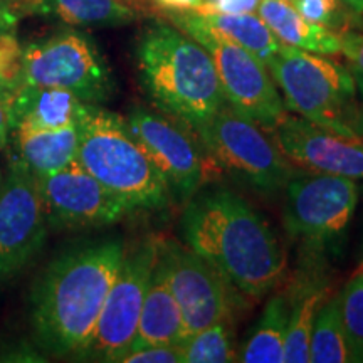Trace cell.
<instances>
[{"label":"cell","instance_id":"37","mask_svg":"<svg viewBox=\"0 0 363 363\" xmlns=\"http://www.w3.org/2000/svg\"><path fill=\"white\" fill-rule=\"evenodd\" d=\"M19 2H21V4H24V2H29V0H19Z\"/></svg>","mask_w":363,"mask_h":363},{"label":"cell","instance_id":"6","mask_svg":"<svg viewBox=\"0 0 363 363\" xmlns=\"http://www.w3.org/2000/svg\"><path fill=\"white\" fill-rule=\"evenodd\" d=\"M170 21L211 54L222 94L230 108L264 131H271L283 120V98L264 62L212 29L197 11L170 12Z\"/></svg>","mask_w":363,"mask_h":363},{"label":"cell","instance_id":"10","mask_svg":"<svg viewBox=\"0 0 363 363\" xmlns=\"http://www.w3.org/2000/svg\"><path fill=\"white\" fill-rule=\"evenodd\" d=\"M286 233L311 249L338 240L350 224L358 202L355 180L328 174H294L284 185Z\"/></svg>","mask_w":363,"mask_h":363},{"label":"cell","instance_id":"40","mask_svg":"<svg viewBox=\"0 0 363 363\" xmlns=\"http://www.w3.org/2000/svg\"><path fill=\"white\" fill-rule=\"evenodd\" d=\"M286 2H291V0H286Z\"/></svg>","mask_w":363,"mask_h":363},{"label":"cell","instance_id":"21","mask_svg":"<svg viewBox=\"0 0 363 363\" xmlns=\"http://www.w3.org/2000/svg\"><path fill=\"white\" fill-rule=\"evenodd\" d=\"M291 303L286 294H272L267 299L259 321L238 355V362L244 363H284L286 331Z\"/></svg>","mask_w":363,"mask_h":363},{"label":"cell","instance_id":"11","mask_svg":"<svg viewBox=\"0 0 363 363\" xmlns=\"http://www.w3.org/2000/svg\"><path fill=\"white\" fill-rule=\"evenodd\" d=\"M135 140L182 201H189L219 172L189 125L169 115L136 106L125 118Z\"/></svg>","mask_w":363,"mask_h":363},{"label":"cell","instance_id":"39","mask_svg":"<svg viewBox=\"0 0 363 363\" xmlns=\"http://www.w3.org/2000/svg\"><path fill=\"white\" fill-rule=\"evenodd\" d=\"M0 91H4V86L2 84H0Z\"/></svg>","mask_w":363,"mask_h":363},{"label":"cell","instance_id":"20","mask_svg":"<svg viewBox=\"0 0 363 363\" xmlns=\"http://www.w3.org/2000/svg\"><path fill=\"white\" fill-rule=\"evenodd\" d=\"M22 7L79 27L125 26L136 19V11L126 0H29Z\"/></svg>","mask_w":363,"mask_h":363},{"label":"cell","instance_id":"17","mask_svg":"<svg viewBox=\"0 0 363 363\" xmlns=\"http://www.w3.org/2000/svg\"><path fill=\"white\" fill-rule=\"evenodd\" d=\"M185 338H187V333H185L180 308L177 305L157 256L131 350L152 347V345L182 343Z\"/></svg>","mask_w":363,"mask_h":363},{"label":"cell","instance_id":"13","mask_svg":"<svg viewBox=\"0 0 363 363\" xmlns=\"http://www.w3.org/2000/svg\"><path fill=\"white\" fill-rule=\"evenodd\" d=\"M48 229L38 179L16 160L0 182V289L33 262Z\"/></svg>","mask_w":363,"mask_h":363},{"label":"cell","instance_id":"19","mask_svg":"<svg viewBox=\"0 0 363 363\" xmlns=\"http://www.w3.org/2000/svg\"><path fill=\"white\" fill-rule=\"evenodd\" d=\"M259 17L281 43L303 51L335 56L340 54V38L333 30L306 21L291 2L286 0H261Z\"/></svg>","mask_w":363,"mask_h":363},{"label":"cell","instance_id":"1","mask_svg":"<svg viewBox=\"0 0 363 363\" xmlns=\"http://www.w3.org/2000/svg\"><path fill=\"white\" fill-rule=\"evenodd\" d=\"M125 256L120 239L72 247L51 261L30 289L35 342L54 357H81Z\"/></svg>","mask_w":363,"mask_h":363},{"label":"cell","instance_id":"18","mask_svg":"<svg viewBox=\"0 0 363 363\" xmlns=\"http://www.w3.org/2000/svg\"><path fill=\"white\" fill-rule=\"evenodd\" d=\"M17 162L35 179L66 169L78 155V126L62 130H19Z\"/></svg>","mask_w":363,"mask_h":363},{"label":"cell","instance_id":"5","mask_svg":"<svg viewBox=\"0 0 363 363\" xmlns=\"http://www.w3.org/2000/svg\"><path fill=\"white\" fill-rule=\"evenodd\" d=\"M284 108L321 128L363 140V110L350 67L283 44L267 65Z\"/></svg>","mask_w":363,"mask_h":363},{"label":"cell","instance_id":"27","mask_svg":"<svg viewBox=\"0 0 363 363\" xmlns=\"http://www.w3.org/2000/svg\"><path fill=\"white\" fill-rule=\"evenodd\" d=\"M291 6L313 24L325 27L333 33L353 30L360 26L355 11L342 0H291Z\"/></svg>","mask_w":363,"mask_h":363},{"label":"cell","instance_id":"22","mask_svg":"<svg viewBox=\"0 0 363 363\" xmlns=\"http://www.w3.org/2000/svg\"><path fill=\"white\" fill-rule=\"evenodd\" d=\"M212 29L240 45L267 66L283 48L264 21L256 13L199 12Z\"/></svg>","mask_w":363,"mask_h":363},{"label":"cell","instance_id":"32","mask_svg":"<svg viewBox=\"0 0 363 363\" xmlns=\"http://www.w3.org/2000/svg\"><path fill=\"white\" fill-rule=\"evenodd\" d=\"M12 98V91H0V148H4L9 143V138H11L13 130Z\"/></svg>","mask_w":363,"mask_h":363},{"label":"cell","instance_id":"23","mask_svg":"<svg viewBox=\"0 0 363 363\" xmlns=\"http://www.w3.org/2000/svg\"><path fill=\"white\" fill-rule=\"evenodd\" d=\"M328 298L326 286L313 284L308 289H301V294L291 303L286 331L284 362L286 363H308L310 362V338L318 308Z\"/></svg>","mask_w":363,"mask_h":363},{"label":"cell","instance_id":"35","mask_svg":"<svg viewBox=\"0 0 363 363\" xmlns=\"http://www.w3.org/2000/svg\"><path fill=\"white\" fill-rule=\"evenodd\" d=\"M350 71H352V74H353V79H355L357 93L360 94L362 99H363V72L357 71V69H352V67H350Z\"/></svg>","mask_w":363,"mask_h":363},{"label":"cell","instance_id":"31","mask_svg":"<svg viewBox=\"0 0 363 363\" xmlns=\"http://www.w3.org/2000/svg\"><path fill=\"white\" fill-rule=\"evenodd\" d=\"M261 0H206L203 7L197 12L220 13H254L257 12Z\"/></svg>","mask_w":363,"mask_h":363},{"label":"cell","instance_id":"24","mask_svg":"<svg viewBox=\"0 0 363 363\" xmlns=\"http://www.w3.org/2000/svg\"><path fill=\"white\" fill-rule=\"evenodd\" d=\"M310 362L347 363L350 362L347 337L340 315V299L328 296L318 308L310 338Z\"/></svg>","mask_w":363,"mask_h":363},{"label":"cell","instance_id":"36","mask_svg":"<svg viewBox=\"0 0 363 363\" xmlns=\"http://www.w3.org/2000/svg\"><path fill=\"white\" fill-rule=\"evenodd\" d=\"M342 2L347 4L357 13H363V0H342Z\"/></svg>","mask_w":363,"mask_h":363},{"label":"cell","instance_id":"16","mask_svg":"<svg viewBox=\"0 0 363 363\" xmlns=\"http://www.w3.org/2000/svg\"><path fill=\"white\" fill-rule=\"evenodd\" d=\"M86 103L74 93L45 86H21L13 91V130H62L76 126Z\"/></svg>","mask_w":363,"mask_h":363},{"label":"cell","instance_id":"30","mask_svg":"<svg viewBox=\"0 0 363 363\" xmlns=\"http://www.w3.org/2000/svg\"><path fill=\"white\" fill-rule=\"evenodd\" d=\"M340 54L348 61V67L363 72V33L360 30H345L338 33Z\"/></svg>","mask_w":363,"mask_h":363},{"label":"cell","instance_id":"33","mask_svg":"<svg viewBox=\"0 0 363 363\" xmlns=\"http://www.w3.org/2000/svg\"><path fill=\"white\" fill-rule=\"evenodd\" d=\"M19 0H0V35L12 33L19 21Z\"/></svg>","mask_w":363,"mask_h":363},{"label":"cell","instance_id":"15","mask_svg":"<svg viewBox=\"0 0 363 363\" xmlns=\"http://www.w3.org/2000/svg\"><path fill=\"white\" fill-rule=\"evenodd\" d=\"M269 133L293 167L352 180L363 179V140L360 138L333 133L293 115H284Z\"/></svg>","mask_w":363,"mask_h":363},{"label":"cell","instance_id":"14","mask_svg":"<svg viewBox=\"0 0 363 363\" xmlns=\"http://www.w3.org/2000/svg\"><path fill=\"white\" fill-rule=\"evenodd\" d=\"M48 224L52 229H96L111 225L130 208L88 170L72 162L38 179Z\"/></svg>","mask_w":363,"mask_h":363},{"label":"cell","instance_id":"7","mask_svg":"<svg viewBox=\"0 0 363 363\" xmlns=\"http://www.w3.org/2000/svg\"><path fill=\"white\" fill-rule=\"evenodd\" d=\"M192 130L219 175L227 174L246 187L276 192L294 175L293 165L264 130L227 103Z\"/></svg>","mask_w":363,"mask_h":363},{"label":"cell","instance_id":"26","mask_svg":"<svg viewBox=\"0 0 363 363\" xmlns=\"http://www.w3.org/2000/svg\"><path fill=\"white\" fill-rule=\"evenodd\" d=\"M338 299L350 362L363 363V262L345 284Z\"/></svg>","mask_w":363,"mask_h":363},{"label":"cell","instance_id":"28","mask_svg":"<svg viewBox=\"0 0 363 363\" xmlns=\"http://www.w3.org/2000/svg\"><path fill=\"white\" fill-rule=\"evenodd\" d=\"M24 71V48L13 33L0 35V84L7 91H17Z\"/></svg>","mask_w":363,"mask_h":363},{"label":"cell","instance_id":"9","mask_svg":"<svg viewBox=\"0 0 363 363\" xmlns=\"http://www.w3.org/2000/svg\"><path fill=\"white\" fill-rule=\"evenodd\" d=\"M158 239L148 238L125 249L123 261L99 315L93 338L81 360L121 362L133 347L153 266Z\"/></svg>","mask_w":363,"mask_h":363},{"label":"cell","instance_id":"34","mask_svg":"<svg viewBox=\"0 0 363 363\" xmlns=\"http://www.w3.org/2000/svg\"><path fill=\"white\" fill-rule=\"evenodd\" d=\"M157 6L170 12H187V11H201L206 0H153Z\"/></svg>","mask_w":363,"mask_h":363},{"label":"cell","instance_id":"29","mask_svg":"<svg viewBox=\"0 0 363 363\" xmlns=\"http://www.w3.org/2000/svg\"><path fill=\"white\" fill-rule=\"evenodd\" d=\"M120 363H184L182 345H152L130 350Z\"/></svg>","mask_w":363,"mask_h":363},{"label":"cell","instance_id":"38","mask_svg":"<svg viewBox=\"0 0 363 363\" xmlns=\"http://www.w3.org/2000/svg\"><path fill=\"white\" fill-rule=\"evenodd\" d=\"M0 182H2V172H0Z\"/></svg>","mask_w":363,"mask_h":363},{"label":"cell","instance_id":"25","mask_svg":"<svg viewBox=\"0 0 363 363\" xmlns=\"http://www.w3.org/2000/svg\"><path fill=\"white\" fill-rule=\"evenodd\" d=\"M182 345L184 363H227L238 360L233 318L189 335Z\"/></svg>","mask_w":363,"mask_h":363},{"label":"cell","instance_id":"8","mask_svg":"<svg viewBox=\"0 0 363 363\" xmlns=\"http://www.w3.org/2000/svg\"><path fill=\"white\" fill-rule=\"evenodd\" d=\"M45 86L74 93L84 103H104L115 93V79L88 35L62 33L24 48L21 86Z\"/></svg>","mask_w":363,"mask_h":363},{"label":"cell","instance_id":"2","mask_svg":"<svg viewBox=\"0 0 363 363\" xmlns=\"http://www.w3.org/2000/svg\"><path fill=\"white\" fill-rule=\"evenodd\" d=\"M185 246L216 266L244 296L259 299L284 278L278 235L246 199L227 189L189 199L180 219Z\"/></svg>","mask_w":363,"mask_h":363},{"label":"cell","instance_id":"4","mask_svg":"<svg viewBox=\"0 0 363 363\" xmlns=\"http://www.w3.org/2000/svg\"><path fill=\"white\" fill-rule=\"evenodd\" d=\"M78 155L84 170L131 211L169 206L172 190L135 140L125 118L94 103H86L78 121Z\"/></svg>","mask_w":363,"mask_h":363},{"label":"cell","instance_id":"3","mask_svg":"<svg viewBox=\"0 0 363 363\" xmlns=\"http://www.w3.org/2000/svg\"><path fill=\"white\" fill-rule=\"evenodd\" d=\"M136 67L157 110L190 128L225 103L211 54L177 27H148L136 44Z\"/></svg>","mask_w":363,"mask_h":363},{"label":"cell","instance_id":"12","mask_svg":"<svg viewBox=\"0 0 363 363\" xmlns=\"http://www.w3.org/2000/svg\"><path fill=\"white\" fill-rule=\"evenodd\" d=\"M158 262L180 308L187 337L234 316L239 291L201 254L175 240L158 239Z\"/></svg>","mask_w":363,"mask_h":363}]
</instances>
